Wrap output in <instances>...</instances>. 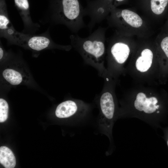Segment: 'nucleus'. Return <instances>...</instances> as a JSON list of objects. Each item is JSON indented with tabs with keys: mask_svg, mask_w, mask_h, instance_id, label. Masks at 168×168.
Returning a JSON list of instances; mask_svg holds the SVG:
<instances>
[{
	"mask_svg": "<svg viewBox=\"0 0 168 168\" xmlns=\"http://www.w3.org/2000/svg\"><path fill=\"white\" fill-rule=\"evenodd\" d=\"M106 29L99 26L86 38L81 37L77 35L70 36L72 45L85 61L98 69L101 73L105 54Z\"/></svg>",
	"mask_w": 168,
	"mask_h": 168,
	"instance_id": "1",
	"label": "nucleus"
},
{
	"mask_svg": "<svg viewBox=\"0 0 168 168\" xmlns=\"http://www.w3.org/2000/svg\"><path fill=\"white\" fill-rule=\"evenodd\" d=\"M53 15L56 21L77 33L86 27L83 21L84 8L79 0H53Z\"/></svg>",
	"mask_w": 168,
	"mask_h": 168,
	"instance_id": "2",
	"label": "nucleus"
},
{
	"mask_svg": "<svg viewBox=\"0 0 168 168\" xmlns=\"http://www.w3.org/2000/svg\"><path fill=\"white\" fill-rule=\"evenodd\" d=\"M99 105V128L101 132L110 139L115 119V103L112 94L109 92H104L100 97Z\"/></svg>",
	"mask_w": 168,
	"mask_h": 168,
	"instance_id": "3",
	"label": "nucleus"
},
{
	"mask_svg": "<svg viewBox=\"0 0 168 168\" xmlns=\"http://www.w3.org/2000/svg\"><path fill=\"white\" fill-rule=\"evenodd\" d=\"M110 15L106 17L111 26L116 27L118 31L124 32L128 26L138 28L142 26L143 21L135 12L128 9H120L116 7L112 9Z\"/></svg>",
	"mask_w": 168,
	"mask_h": 168,
	"instance_id": "4",
	"label": "nucleus"
},
{
	"mask_svg": "<svg viewBox=\"0 0 168 168\" xmlns=\"http://www.w3.org/2000/svg\"><path fill=\"white\" fill-rule=\"evenodd\" d=\"M127 0H86L87 5L84 8L85 15L88 16L90 22L96 25L106 18L112 9Z\"/></svg>",
	"mask_w": 168,
	"mask_h": 168,
	"instance_id": "5",
	"label": "nucleus"
},
{
	"mask_svg": "<svg viewBox=\"0 0 168 168\" xmlns=\"http://www.w3.org/2000/svg\"><path fill=\"white\" fill-rule=\"evenodd\" d=\"M89 106L79 100H68L62 102L57 107L55 114L60 119L75 117L77 119L83 118L87 114Z\"/></svg>",
	"mask_w": 168,
	"mask_h": 168,
	"instance_id": "6",
	"label": "nucleus"
},
{
	"mask_svg": "<svg viewBox=\"0 0 168 168\" xmlns=\"http://www.w3.org/2000/svg\"><path fill=\"white\" fill-rule=\"evenodd\" d=\"M126 36L125 33L117 31L110 41V54L117 63L120 64L125 62L130 53V48L125 42Z\"/></svg>",
	"mask_w": 168,
	"mask_h": 168,
	"instance_id": "7",
	"label": "nucleus"
},
{
	"mask_svg": "<svg viewBox=\"0 0 168 168\" xmlns=\"http://www.w3.org/2000/svg\"><path fill=\"white\" fill-rule=\"evenodd\" d=\"M2 76L4 81L12 86L27 84L31 79L29 72L19 63L7 66L2 70Z\"/></svg>",
	"mask_w": 168,
	"mask_h": 168,
	"instance_id": "8",
	"label": "nucleus"
},
{
	"mask_svg": "<svg viewBox=\"0 0 168 168\" xmlns=\"http://www.w3.org/2000/svg\"><path fill=\"white\" fill-rule=\"evenodd\" d=\"M23 41L24 45L33 50L40 51L51 47L69 50L72 48L70 45L63 46L54 43L50 39L44 36H35L28 38L22 40L20 42Z\"/></svg>",
	"mask_w": 168,
	"mask_h": 168,
	"instance_id": "9",
	"label": "nucleus"
},
{
	"mask_svg": "<svg viewBox=\"0 0 168 168\" xmlns=\"http://www.w3.org/2000/svg\"><path fill=\"white\" fill-rule=\"evenodd\" d=\"M157 103L158 100L156 97L147 98L144 93L140 92L136 96L134 106L138 111L150 114L154 112L158 109L159 106L157 105Z\"/></svg>",
	"mask_w": 168,
	"mask_h": 168,
	"instance_id": "10",
	"label": "nucleus"
},
{
	"mask_svg": "<svg viewBox=\"0 0 168 168\" xmlns=\"http://www.w3.org/2000/svg\"><path fill=\"white\" fill-rule=\"evenodd\" d=\"M141 7L155 15L163 14L168 8V0H139Z\"/></svg>",
	"mask_w": 168,
	"mask_h": 168,
	"instance_id": "11",
	"label": "nucleus"
},
{
	"mask_svg": "<svg viewBox=\"0 0 168 168\" xmlns=\"http://www.w3.org/2000/svg\"><path fill=\"white\" fill-rule=\"evenodd\" d=\"M153 54L150 49H145L141 52V55L137 59L135 65L137 69L141 72L147 71L152 63Z\"/></svg>",
	"mask_w": 168,
	"mask_h": 168,
	"instance_id": "12",
	"label": "nucleus"
},
{
	"mask_svg": "<svg viewBox=\"0 0 168 168\" xmlns=\"http://www.w3.org/2000/svg\"><path fill=\"white\" fill-rule=\"evenodd\" d=\"M0 162L6 168H13L16 166V160L14 154L6 147H0Z\"/></svg>",
	"mask_w": 168,
	"mask_h": 168,
	"instance_id": "13",
	"label": "nucleus"
},
{
	"mask_svg": "<svg viewBox=\"0 0 168 168\" xmlns=\"http://www.w3.org/2000/svg\"><path fill=\"white\" fill-rule=\"evenodd\" d=\"M15 4L19 10L21 17L26 25L32 24L28 0H14Z\"/></svg>",
	"mask_w": 168,
	"mask_h": 168,
	"instance_id": "14",
	"label": "nucleus"
},
{
	"mask_svg": "<svg viewBox=\"0 0 168 168\" xmlns=\"http://www.w3.org/2000/svg\"><path fill=\"white\" fill-rule=\"evenodd\" d=\"M5 3L2 1L0 2V29L2 34L5 35L9 29L12 27H9L10 23Z\"/></svg>",
	"mask_w": 168,
	"mask_h": 168,
	"instance_id": "15",
	"label": "nucleus"
},
{
	"mask_svg": "<svg viewBox=\"0 0 168 168\" xmlns=\"http://www.w3.org/2000/svg\"><path fill=\"white\" fill-rule=\"evenodd\" d=\"M9 106L7 101L0 99V122L5 121L8 117Z\"/></svg>",
	"mask_w": 168,
	"mask_h": 168,
	"instance_id": "16",
	"label": "nucleus"
},
{
	"mask_svg": "<svg viewBox=\"0 0 168 168\" xmlns=\"http://www.w3.org/2000/svg\"><path fill=\"white\" fill-rule=\"evenodd\" d=\"M4 55V51L1 46L0 47V61L3 59Z\"/></svg>",
	"mask_w": 168,
	"mask_h": 168,
	"instance_id": "17",
	"label": "nucleus"
},
{
	"mask_svg": "<svg viewBox=\"0 0 168 168\" xmlns=\"http://www.w3.org/2000/svg\"><path fill=\"white\" fill-rule=\"evenodd\" d=\"M167 27H168V21L167 22Z\"/></svg>",
	"mask_w": 168,
	"mask_h": 168,
	"instance_id": "18",
	"label": "nucleus"
},
{
	"mask_svg": "<svg viewBox=\"0 0 168 168\" xmlns=\"http://www.w3.org/2000/svg\"><path fill=\"white\" fill-rule=\"evenodd\" d=\"M167 145H168V141H167Z\"/></svg>",
	"mask_w": 168,
	"mask_h": 168,
	"instance_id": "19",
	"label": "nucleus"
}]
</instances>
